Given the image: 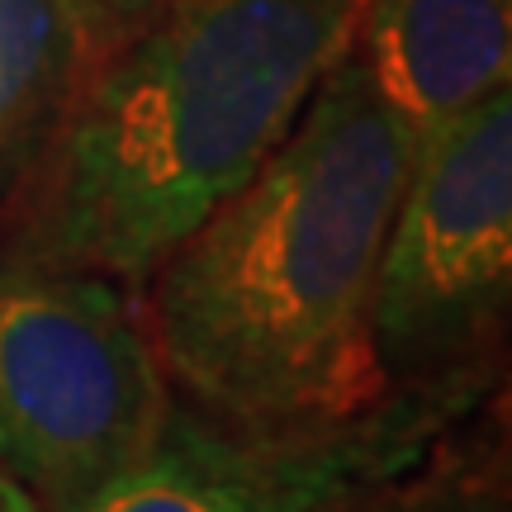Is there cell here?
Masks as SVG:
<instances>
[{
	"label": "cell",
	"instance_id": "cell-1",
	"mask_svg": "<svg viewBox=\"0 0 512 512\" xmlns=\"http://www.w3.org/2000/svg\"><path fill=\"white\" fill-rule=\"evenodd\" d=\"M413 157L418 138L337 57L252 181L147 275L157 361L204 422L304 437L389 389L370 294Z\"/></svg>",
	"mask_w": 512,
	"mask_h": 512
},
{
	"label": "cell",
	"instance_id": "cell-2",
	"mask_svg": "<svg viewBox=\"0 0 512 512\" xmlns=\"http://www.w3.org/2000/svg\"><path fill=\"white\" fill-rule=\"evenodd\" d=\"M356 0H176L114 48L5 195V256L147 285L347 48Z\"/></svg>",
	"mask_w": 512,
	"mask_h": 512
},
{
	"label": "cell",
	"instance_id": "cell-3",
	"mask_svg": "<svg viewBox=\"0 0 512 512\" xmlns=\"http://www.w3.org/2000/svg\"><path fill=\"white\" fill-rule=\"evenodd\" d=\"M166 418L171 384L128 285L0 261V470L38 512H81Z\"/></svg>",
	"mask_w": 512,
	"mask_h": 512
},
{
	"label": "cell",
	"instance_id": "cell-4",
	"mask_svg": "<svg viewBox=\"0 0 512 512\" xmlns=\"http://www.w3.org/2000/svg\"><path fill=\"white\" fill-rule=\"evenodd\" d=\"M512 294V95L418 143L370 294L384 384L441 380L484 347Z\"/></svg>",
	"mask_w": 512,
	"mask_h": 512
},
{
	"label": "cell",
	"instance_id": "cell-5",
	"mask_svg": "<svg viewBox=\"0 0 512 512\" xmlns=\"http://www.w3.org/2000/svg\"><path fill=\"white\" fill-rule=\"evenodd\" d=\"M342 62L422 143L508 91L512 0H356Z\"/></svg>",
	"mask_w": 512,
	"mask_h": 512
},
{
	"label": "cell",
	"instance_id": "cell-6",
	"mask_svg": "<svg viewBox=\"0 0 512 512\" xmlns=\"http://www.w3.org/2000/svg\"><path fill=\"white\" fill-rule=\"evenodd\" d=\"M105 57L76 0H0V200Z\"/></svg>",
	"mask_w": 512,
	"mask_h": 512
},
{
	"label": "cell",
	"instance_id": "cell-7",
	"mask_svg": "<svg viewBox=\"0 0 512 512\" xmlns=\"http://www.w3.org/2000/svg\"><path fill=\"white\" fill-rule=\"evenodd\" d=\"M261 446L214 422H185L171 408L162 441L81 512H275Z\"/></svg>",
	"mask_w": 512,
	"mask_h": 512
},
{
	"label": "cell",
	"instance_id": "cell-8",
	"mask_svg": "<svg viewBox=\"0 0 512 512\" xmlns=\"http://www.w3.org/2000/svg\"><path fill=\"white\" fill-rule=\"evenodd\" d=\"M76 5H81L86 24H91L100 57H110L124 38H133L143 24H152L162 10H171L176 0H76Z\"/></svg>",
	"mask_w": 512,
	"mask_h": 512
},
{
	"label": "cell",
	"instance_id": "cell-9",
	"mask_svg": "<svg viewBox=\"0 0 512 512\" xmlns=\"http://www.w3.org/2000/svg\"><path fill=\"white\" fill-rule=\"evenodd\" d=\"M0 512H38L34 498L24 494V489H19L15 479L5 475V470H0Z\"/></svg>",
	"mask_w": 512,
	"mask_h": 512
}]
</instances>
